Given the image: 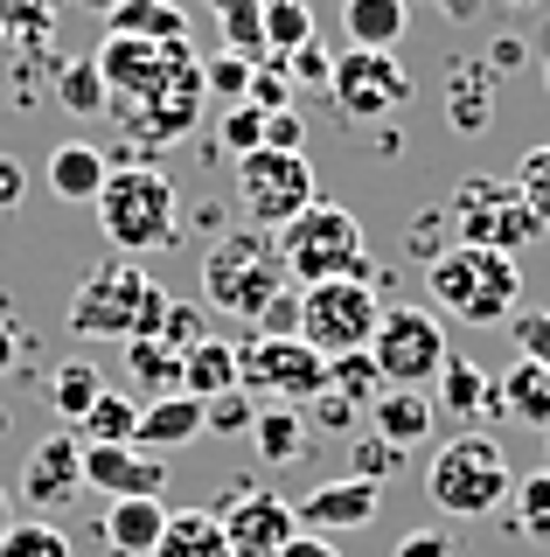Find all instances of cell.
Here are the masks:
<instances>
[{"label":"cell","mask_w":550,"mask_h":557,"mask_svg":"<svg viewBox=\"0 0 550 557\" xmlns=\"http://www.w3.org/2000/svg\"><path fill=\"white\" fill-rule=\"evenodd\" d=\"M98 77L118 112V126L133 139H182L196 126V112L210 104L202 63L188 57V42H133V35H105L98 49Z\"/></svg>","instance_id":"obj_1"},{"label":"cell","mask_w":550,"mask_h":557,"mask_svg":"<svg viewBox=\"0 0 550 557\" xmlns=\"http://www.w3.org/2000/svg\"><path fill=\"white\" fill-rule=\"evenodd\" d=\"M286 258H279V237L272 231H251V223H237V231H216L210 251H202V300L216 313H230V321H251L265 327V313L286 300Z\"/></svg>","instance_id":"obj_2"},{"label":"cell","mask_w":550,"mask_h":557,"mask_svg":"<svg viewBox=\"0 0 550 557\" xmlns=\"http://www.w3.org/2000/svg\"><path fill=\"white\" fill-rule=\"evenodd\" d=\"M63 321H71L77 342H140V335H161L167 293H161V278H147V265L105 258V265L84 272V286L71 293Z\"/></svg>","instance_id":"obj_3"},{"label":"cell","mask_w":550,"mask_h":557,"mask_svg":"<svg viewBox=\"0 0 550 557\" xmlns=\"http://www.w3.org/2000/svg\"><path fill=\"white\" fill-rule=\"evenodd\" d=\"M425 495H433V509L453 516V522H488V516H502L509 495H515L509 446L495 440V432H453L446 446H433Z\"/></svg>","instance_id":"obj_4"},{"label":"cell","mask_w":550,"mask_h":557,"mask_svg":"<svg viewBox=\"0 0 550 557\" xmlns=\"http://www.w3.org/2000/svg\"><path fill=\"white\" fill-rule=\"evenodd\" d=\"M98 223H105L118 258L167 251V244L182 237V188H175V174L153 168V161L112 168L105 188H98Z\"/></svg>","instance_id":"obj_5"},{"label":"cell","mask_w":550,"mask_h":557,"mask_svg":"<svg viewBox=\"0 0 550 557\" xmlns=\"http://www.w3.org/2000/svg\"><path fill=\"white\" fill-rule=\"evenodd\" d=\"M425 286H433V313L467 327H495L515 321V300H523V265L502 251H474V244H446V251L425 265Z\"/></svg>","instance_id":"obj_6"},{"label":"cell","mask_w":550,"mask_h":557,"mask_svg":"<svg viewBox=\"0 0 550 557\" xmlns=\"http://www.w3.org/2000/svg\"><path fill=\"white\" fill-rule=\"evenodd\" d=\"M446 231H453V244H474V251L523 258L529 244L543 237V223L529 216L515 174H467V182L446 196Z\"/></svg>","instance_id":"obj_7"},{"label":"cell","mask_w":550,"mask_h":557,"mask_svg":"<svg viewBox=\"0 0 550 557\" xmlns=\"http://www.w3.org/2000/svg\"><path fill=\"white\" fill-rule=\"evenodd\" d=\"M279 258H286V278H300V286H321V278H363L370 286L376 278L363 223H355V209H341V202H314L307 216L286 223Z\"/></svg>","instance_id":"obj_8"},{"label":"cell","mask_w":550,"mask_h":557,"mask_svg":"<svg viewBox=\"0 0 550 557\" xmlns=\"http://www.w3.org/2000/svg\"><path fill=\"white\" fill-rule=\"evenodd\" d=\"M237 391L258 405H314L328 391V356H314L300 335H251L237 342Z\"/></svg>","instance_id":"obj_9"},{"label":"cell","mask_w":550,"mask_h":557,"mask_svg":"<svg viewBox=\"0 0 550 557\" xmlns=\"http://www.w3.org/2000/svg\"><path fill=\"white\" fill-rule=\"evenodd\" d=\"M370 356L390 391H425L439 376V362L453 356V335H446V321L433 307H384V321L370 335Z\"/></svg>","instance_id":"obj_10"},{"label":"cell","mask_w":550,"mask_h":557,"mask_svg":"<svg viewBox=\"0 0 550 557\" xmlns=\"http://www.w3.org/2000/svg\"><path fill=\"white\" fill-rule=\"evenodd\" d=\"M321 202L314 188V168L300 161V153H279V147H258L237 161V209L251 216V231H272L279 237L293 216H307V209Z\"/></svg>","instance_id":"obj_11"},{"label":"cell","mask_w":550,"mask_h":557,"mask_svg":"<svg viewBox=\"0 0 550 557\" xmlns=\"http://www.w3.org/2000/svg\"><path fill=\"white\" fill-rule=\"evenodd\" d=\"M376 321H384L376 286H363V278H321V286L300 293V327L293 335L314 348V356H349V348H370Z\"/></svg>","instance_id":"obj_12"},{"label":"cell","mask_w":550,"mask_h":557,"mask_svg":"<svg viewBox=\"0 0 550 557\" xmlns=\"http://www.w3.org/2000/svg\"><path fill=\"white\" fill-rule=\"evenodd\" d=\"M210 516L223 522V544H230V557H279L300 536L293 502L272 495V487H251V481H230Z\"/></svg>","instance_id":"obj_13"},{"label":"cell","mask_w":550,"mask_h":557,"mask_svg":"<svg viewBox=\"0 0 550 557\" xmlns=\"http://www.w3.org/2000/svg\"><path fill=\"white\" fill-rule=\"evenodd\" d=\"M328 91H335V112L370 126V119H390L398 104H411V70L390 57V49H349L335 57L328 70Z\"/></svg>","instance_id":"obj_14"},{"label":"cell","mask_w":550,"mask_h":557,"mask_svg":"<svg viewBox=\"0 0 550 557\" xmlns=\"http://www.w3.org/2000/svg\"><path fill=\"white\" fill-rule=\"evenodd\" d=\"M300 530L314 536H349V530H370L384 516V481H363V474H341V481H321L293 502Z\"/></svg>","instance_id":"obj_15"},{"label":"cell","mask_w":550,"mask_h":557,"mask_svg":"<svg viewBox=\"0 0 550 557\" xmlns=\"http://www.w3.org/2000/svg\"><path fill=\"white\" fill-rule=\"evenodd\" d=\"M84 495V440L77 432H49V440L28 446L22 481H14V502H36V509H63V502Z\"/></svg>","instance_id":"obj_16"},{"label":"cell","mask_w":550,"mask_h":557,"mask_svg":"<svg viewBox=\"0 0 550 557\" xmlns=\"http://www.w3.org/2000/svg\"><path fill=\"white\" fill-rule=\"evenodd\" d=\"M84 487H98L105 502H161L167 467L161 453H140V446H84Z\"/></svg>","instance_id":"obj_17"},{"label":"cell","mask_w":550,"mask_h":557,"mask_svg":"<svg viewBox=\"0 0 550 557\" xmlns=\"http://www.w3.org/2000/svg\"><path fill=\"white\" fill-rule=\"evenodd\" d=\"M433 411L446 418H460L467 432H480V418H502V391H495V376L480 370L474 356H446L439 362V376H433Z\"/></svg>","instance_id":"obj_18"},{"label":"cell","mask_w":550,"mask_h":557,"mask_svg":"<svg viewBox=\"0 0 550 557\" xmlns=\"http://www.w3.org/2000/svg\"><path fill=\"white\" fill-rule=\"evenodd\" d=\"M446 126H453L460 139H474V133L495 126V70L480 57L446 70Z\"/></svg>","instance_id":"obj_19"},{"label":"cell","mask_w":550,"mask_h":557,"mask_svg":"<svg viewBox=\"0 0 550 557\" xmlns=\"http://www.w3.org/2000/svg\"><path fill=\"white\" fill-rule=\"evenodd\" d=\"M105 174H112V153L84 147V139H63V147L49 153L42 182H49V196H57V202H98V188H105Z\"/></svg>","instance_id":"obj_20"},{"label":"cell","mask_w":550,"mask_h":557,"mask_svg":"<svg viewBox=\"0 0 550 557\" xmlns=\"http://www.w3.org/2000/svg\"><path fill=\"white\" fill-rule=\"evenodd\" d=\"M161 530H167L161 502H105V516H98V536H105L112 557H153Z\"/></svg>","instance_id":"obj_21"},{"label":"cell","mask_w":550,"mask_h":557,"mask_svg":"<svg viewBox=\"0 0 550 557\" xmlns=\"http://www.w3.org/2000/svg\"><path fill=\"white\" fill-rule=\"evenodd\" d=\"M202 432V397H188V391H175V397H153V405H140V432H133V446H161V453H175V446H188Z\"/></svg>","instance_id":"obj_22"},{"label":"cell","mask_w":550,"mask_h":557,"mask_svg":"<svg viewBox=\"0 0 550 557\" xmlns=\"http://www.w3.org/2000/svg\"><path fill=\"white\" fill-rule=\"evenodd\" d=\"M370 418H376V440H390V446H425V440H433V397H425V391H384V397H376V405H370Z\"/></svg>","instance_id":"obj_23"},{"label":"cell","mask_w":550,"mask_h":557,"mask_svg":"<svg viewBox=\"0 0 550 557\" xmlns=\"http://www.w3.org/2000/svg\"><path fill=\"white\" fill-rule=\"evenodd\" d=\"M411 8L404 0H341V35L349 49H398Z\"/></svg>","instance_id":"obj_24"},{"label":"cell","mask_w":550,"mask_h":557,"mask_svg":"<svg viewBox=\"0 0 550 557\" xmlns=\"http://www.w3.org/2000/svg\"><path fill=\"white\" fill-rule=\"evenodd\" d=\"M105 35H133V42H188V14L175 0H118L105 14Z\"/></svg>","instance_id":"obj_25"},{"label":"cell","mask_w":550,"mask_h":557,"mask_svg":"<svg viewBox=\"0 0 550 557\" xmlns=\"http://www.w3.org/2000/svg\"><path fill=\"white\" fill-rule=\"evenodd\" d=\"M495 391H502V418H515V425H550V370H537V362L515 356L502 376H495Z\"/></svg>","instance_id":"obj_26"},{"label":"cell","mask_w":550,"mask_h":557,"mask_svg":"<svg viewBox=\"0 0 550 557\" xmlns=\"http://www.w3.org/2000/svg\"><path fill=\"white\" fill-rule=\"evenodd\" d=\"M245 440L258 446V460H265V467H293L300 453H307V418L293 405H258Z\"/></svg>","instance_id":"obj_27"},{"label":"cell","mask_w":550,"mask_h":557,"mask_svg":"<svg viewBox=\"0 0 550 557\" xmlns=\"http://www.w3.org/2000/svg\"><path fill=\"white\" fill-rule=\"evenodd\" d=\"M182 391L188 397H223V391H237V342H223V335H210V342H196L182 356Z\"/></svg>","instance_id":"obj_28"},{"label":"cell","mask_w":550,"mask_h":557,"mask_svg":"<svg viewBox=\"0 0 550 557\" xmlns=\"http://www.w3.org/2000/svg\"><path fill=\"white\" fill-rule=\"evenodd\" d=\"M153 557H230V544H223V522L210 509H182V516H167Z\"/></svg>","instance_id":"obj_29"},{"label":"cell","mask_w":550,"mask_h":557,"mask_svg":"<svg viewBox=\"0 0 550 557\" xmlns=\"http://www.w3.org/2000/svg\"><path fill=\"white\" fill-rule=\"evenodd\" d=\"M118 348H126V376L140 383V391H161V397H175V391H182V348H167L161 335L118 342Z\"/></svg>","instance_id":"obj_30"},{"label":"cell","mask_w":550,"mask_h":557,"mask_svg":"<svg viewBox=\"0 0 550 557\" xmlns=\"http://www.w3.org/2000/svg\"><path fill=\"white\" fill-rule=\"evenodd\" d=\"M105 391H112V383L98 376V362H84V356H71V362H57V370H49V405L71 418V425H77V418L91 411Z\"/></svg>","instance_id":"obj_31"},{"label":"cell","mask_w":550,"mask_h":557,"mask_svg":"<svg viewBox=\"0 0 550 557\" xmlns=\"http://www.w3.org/2000/svg\"><path fill=\"white\" fill-rule=\"evenodd\" d=\"M133 432H140V405H133L126 391H105L91 411L77 418V440L84 446H133Z\"/></svg>","instance_id":"obj_32"},{"label":"cell","mask_w":550,"mask_h":557,"mask_svg":"<svg viewBox=\"0 0 550 557\" xmlns=\"http://www.w3.org/2000/svg\"><path fill=\"white\" fill-rule=\"evenodd\" d=\"M502 522L523 544H550V467H537L529 481H515V495H509V509Z\"/></svg>","instance_id":"obj_33"},{"label":"cell","mask_w":550,"mask_h":557,"mask_svg":"<svg viewBox=\"0 0 550 557\" xmlns=\"http://www.w3.org/2000/svg\"><path fill=\"white\" fill-rule=\"evenodd\" d=\"M57 98H63V112H71V119H98V112H105V77H98V57H71V63H63L57 70Z\"/></svg>","instance_id":"obj_34"},{"label":"cell","mask_w":550,"mask_h":557,"mask_svg":"<svg viewBox=\"0 0 550 557\" xmlns=\"http://www.w3.org/2000/svg\"><path fill=\"white\" fill-rule=\"evenodd\" d=\"M328 391L335 397H349V405H376V397H384L390 391V383L384 376H376V356H370V348H349V356H328Z\"/></svg>","instance_id":"obj_35"},{"label":"cell","mask_w":550,"mask_h":557,"mask_svg":"<svg viewBox=\"0 0 550 557\" xmlns=\"http://www.w3.org/2000/svg\"><path fill=\"white\" fill-rule=\"evenodd\" d=\"M245 104L251 112H293V77H286V57L279 49H265V57L251 63V84H245Z\"/></svg>","instance_id":"obj_36"},{"label":"cell","mask_w":550,"mask_h":557,"mask_svg":"<svg viewBox=\"0 0 550 557\" xmlns=\"http://www.w3.org/2000/svg\"><path fill=\"white\" fill-rule=\"evenodd\" d=\"M223 14V49H237V57H265V0H216Z\"/></svg>","instance_id":"obj_37"},{"label":"cell","mask_w":550,"mask_h":557,"mask_svg":"<svg viewBox=\"0 0 550 557\" xmlns=\"http://www.w3.org/2000/svg\"><path fill=\"white\" fill-rule=\"evenodd\" d=\"M314 8L307 0H265V49H300V42H314Z\"/></svg>","instance_id":"obj_38"},{"label":"cell","mask_w":550,"mask_h":557,"mask_svg":"<svg viewBox=\"0 0 550 557\" xmlns=\"http://www.w3.org/2000/svg\"><path fill=\"white\" fill-rule=\"evenodd\" d=\"M0 557H71V536L57 530V522H8L0 530Z\"/></svg>","instance_id":"obj_39"},{"label":"cell","mask_w":550,"mask_h":557,"mask_svg":"<svg viewBox=\"0 0 550 557\" xmlns=\"http://www.w3.org/2000/svg\"><path fill=\"white\" fill-rule=\"evenodd\" d=\"M216 147L230 153V161L258 153V147H265V112H251V104H230V112L216 119Z\"/></svg>","instance_id":"obj_40"},{"label":"cell","mask_w":550,"mask_h":557,"mask_svg":"<svg viewBox=\"0 0 550 557\" xmlns=\"http://www.w3.org/2000/svg\"><path fill=\"white\" fill-rule=\"evenodd\" d=\"M515 188H523V202H529V216L550 231V139L543 147H529L523 161H515Z\"/></svg>","instance_id":"obj_41"},{"label":"cell","mask_w":550,"mask_h":557,"mask_svg":"<svg viewBox=\"0 0 550 557\" xmlns=\"http://www.w3.org/2000/svg\"><path fill=\"white\" fill-rule=\"evenodd\" d=\"M398 467H404V446L376 440V432H363V440H349V474H363V481H390Z\"/></svg>","instance_id":"obj_42"},{"label":"cell","mask_w":550,"mask_h":557,"mask_svg":"<svg viewBox=\"0 0 550 557\" xmlns=\"http://www.w3.org/2000/svg\"><path fill=\"white\" fill-rule=\"evenodd\" d=\"M202 84L223 98V104H245V84H251V57H237V49H223V57L202 63Z\"/></svg>","instance_id":"obj_43"},{"label":"cell","mask_w":550,"mask_h":557,"mask_svg":"<svg viewBox=\"0 0 550 557\" xmlns=\"http://www.w3.org/2000/svg\"><path fill=\"white\" fill-rule=\"evenodd\" d=\"M161 342H167V348H182V356H188L196 342H210V313H202V307H188V300H167Z\"/></svg>","instance_id":"obj_44"},{"label":"cell","mask_w":550,"mask_h":557,"mask_svg":"<svg viewBox=\"0 0 550 557\" xmlns=\"http://www.w3.org/2000/svg\"><path fill=\"white\" fill-rule=\"evenodd\" d=\"M251 418H258V397H245V391H223V397L202 405V425H210V432H237V440L251 432Z\"/></svg>","instance_id":"obj_45"},{"label":"cell","mask_w":550,"mask_h":557,"mask_svg":"<svg viewBox=\"0 0 550 557\" xmlns=\"http://www.w3.org/2000/svg\"><path fill=\"white\" fill-rule=\"evenodd\" d=\"M411 258H418V265H433V258L446 251V244H453V231H446V209H418V216H411Z\"/></svg>","instance_id":"obj_46"},{"label":"cell","mask_w":550,"mask_h":557,"mask_svg":"<svg viewBox=\"0 0 550 557\" xmlns=\"http://www.w3.org/2000/svg\"><path fill=\"white\" fill-rule=\"evenodd\" d=\"M515 356L537 362V370H550V307L537 313H515Z\"/></svg>","instance_id":"obj_47"},{"label":"cell","mask_w":550,"mask_h":557,"mask_svg":"<svg viewBox=\"0 0 550 557\" xmlns=\"http://www.w3.org/2000/svg\"><path fill=\"white\" fill-rule=\"evenodd\" d=\"M328 70H335V49L321 42H300V49H286V77H300V84H328Z\"/></svg>","instance_id":"obj_48"},{"label":"cell","mask_w":550,"mask_h":557,"mask_svg":"<svg viewBox=\"0 0 550 557\" xmlns=\"http://www.w3.org/2000/svg\"><path fill=\"white\" fill-rule=\"evenodd\" d=\"M22 202H28V168L14 153H0V216H14Z\"/></svg>","instance_id":"obj_49"},{"label":"cell","mask_w":550,"mask_h":557,"mask_svg":"<svg viewBox=\"0 0 550 557\" xmlns=\"http://www.w3.org/2000/svg\"><path fill=\"white\" fill-rule=\"evenodd\" d=\"M355 411H363V405H349V397H335V391H321V397H314V418H321L328 432H341V440L355 432Z\"/></svg>","instance_id":"obj_50"},{"label":"cell","mask_w":550,"mask_h":557,"mask_svg":"<svg viewBox=\"0 0 550 557\" xmlns=\"http://www.w3.org/2000/svg\"><path fill=\"white\" fill-rule=\"evenodd\" d=\"M398 557H453V536L446 530H411V536H398Z\"/></svg>","instance_id":"obj_51"},{"label":"cell","mask_w":550,"mask_h":557,"mask_svg":"<svg viewBox=\"0 0 550 557\" xmlns=\"http://www.w3.org/2000/svg\"><path fill=\"white\" fill-rule=\"evenodd\" d=\"M300 112H272L265 119V147H279V153H300Z\"/></svg>","instance_id":"obj_52"},{"label":"cell","mask_w":550,"mask_h":557,"mask_svg":"<svg viewBox=\"0 0 550 557\" xmlns=\"http://www.w3.org/2000/svg\"><path fill=\"white\" fill-rule=\"evenodd\" d=\"M480 63H488L495 77H502V70H523V63H529V42H523V35H502V42H495Z\"/></svg>","instance_id":"obj_53"},{"label":"cell","mask_w":550,"mask_h":557,"mask_svg":"<svg viewBox=\"0 0 550 557\" xmlns=\"http://www.w3.org/2000/svg\"><path fill=\"white\" fill-rule=\"evenodd\" d=\"M279 557H341V544H335V536H314V530H300V536H293V544H286Z\"/></svg>","instance_id":"obj_54"},{"label":"cell","mask_w":550,"mask_h":557,"mask_svg":"<svg viewBox=\"0 0 550 557\" xmlns=\"http://www.w3.org/2000/svg\"><path fill=\"white\" fill-rule=\"evenodd\" d=\"M439 14H446V22H474L480 0H439Z\"/></svg>","instance_id":"obj_55"},{"label":"cell","mask_w":550,"mask_h":557,"mask_svg":"<svg viewBox=\"0 0 550 557\" xmlns=\"http://www.w3.org/2000/svg\"><path fill=\"white\" fill-rule=\"evenodd\" d=\"M8 362H14V327L0 321V370H8Z\"/></svg>","instance_id":"obj_56"},{"label":"cell","mask_w":550,"mask_h":557,"mask_svg":"<svg viewBox=\"0 0 550 557\" xmlns=\"http://www.w3.org/2000/svg\"><path fill=\"white\" fill-rule=\"evenodd\" d=\"M537 57H543V84H550V22H543V42H537Z\"/></svg>","instance_id":"obj_57"},{"label":"cell","mask_w":550,"mask_h":557,"mask_svg":"<svg viewBox=\"0 0 550 557\" xmlns=\"http://www.w3.org/2000/svg\"><path fill=\"white\" fill-rule=\"evenodd\" d=\"M77 8H91V14H112V8H118V0H77Z\"/></svg>","instance_id":"obj_58"},{"label":"cell","mask_w":550,"mask_h":557,"mask_svg":"<svg viewBox=\"0 0 550 557\" xmlns=\"http://www.w3.org/2000/svg\"><path fill=\"white\" fill-rule=\"evenodd\" d=\"M8 509H14V495H8V487H0V530H8Z\"/></svg>","instance_id":"obj_59"},{"label":"cell","mask_w":550,"mask_h":557,"mask_svg":"<svg viewBox=\"0 0 550 557\" xmlns=\"http://www.w3.org/2000/svg\"><path fill=\"white\" fill-rule=\"evenodd\" d=\"M502 8H543V0H502Z\"/></svg>","instance_id":"obj_60"},{"label":"cell","mask_w":550,"mask_h":557,"mask_svg":"<svg viewBox=\"0 0 550 557\" xmlns=\"http://www.w3.org/2000/svg\"><path fill=\"white\" fill-rule=\"evenodd\" d=\"M543 446H550V425H543Z\"/></svg>","instance_id":"obj_61"},{"label":"cell","mask_w":550,"mask_h":557,"mask_svg":"<svg viewBox=\"0 0 550 557\" xmlns=\"http://www.w3.org/2000/svg\"><path fill=\"white\" fill-rule=\"evenodd\" d=\"M404 8H411V0H404Z\"/></svg>","instance_id":"obj_62"}]
</instances>
